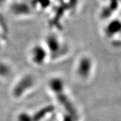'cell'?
<instances>
[{
  "instance_id": "6da1fadb",
  "label": "cell",
  "mask_w": 121,
  "mask_h": 121,
  "mask_svg": "<svg viewBox=\"0 0 121 121\" xmlns=\"http://www.w3.org/2000/svg\"><path fill=\"white\" fill-rule=\"evenodd\" d=\"M47 48L43 45L36 44L32 48L30 51V57L32 61L36 65L43 63L47 56Z\"/></svg>"
},
{
  "instance_id": "7a4b0ae2",
  "label": "cell",
  "mask_w": 121,
  "mask_h": 121,
  "mask_svg": "<svg viewBox=\"0 0 121 121\" xmlns=\"http://www.w3.org/2000/svg\"><path fill=\"white\" fill-rule=\"evenodd\" d=\"M34 79L31 76H25L21 79L13 90V95L15 97H20L24 94L28 90L33 86Z\"/></svg>"
},
{
  "instance_id": "3957f363",
  "label": "cell",
  "mask_w": 121,
  "mask_h": 121,
  "mask_svg": "<svg viewBox=\"0 0 121 121\" xmlns=\"http://www.w3.org/2000/svg\"><path fill=\"white\" fill-rule=\"evenodd\" d=\"M12 12L17 16H29L32 12V7L31 5L25 2H17L12 5Z\"/></svg>"
},
{
  "instance_id": "277c9868",
  "label": "cell",
  "mask_w": 121,
  "mask_h": 121,
  "mask_svg": "<svg viewBox=\"0 0 121 121\" xmlns=\"http://www.w3.org/2000/svg\"><path fill=\"white\" fill-rule=\"evenodd\" d=\"M35 6L42 9H47L51 3L50 0H33Z\"/></svg>"
},
{
  "instance_id": "5b68a950",
  "label": "cell",
  "mask_w": 121,
  "mask_h": 121,
  "mask_svg": "<svg viewBox=\"0 0 121 121\" xmlns=\"http://www.w3.org/2000/svg\"><path fill=\"white\" fill-rule=\"evenodd\" d=\"M10 72V68L8 65L4 63H0V75L1 76H8Z\"/></svg>"
},
{
  "instance_id": "8992f818",
  "label": "cell",
  "mask_w": 121,
  "mask_h": 121,
  "mask_svg": "<svg viewBox=\"0 0 121 121\" xmlns=\"http://www.w3.org/2000/svg\"><path fill=\"white\" fill-rule=\"evenodd\" d=\"M5 1H6V0H0V5L3 4L4 3Z\"/></svg>"
}]
</instances>
